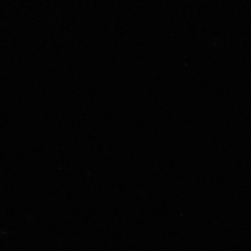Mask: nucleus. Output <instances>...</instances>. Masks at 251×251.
<instances>
[]
</instances>
